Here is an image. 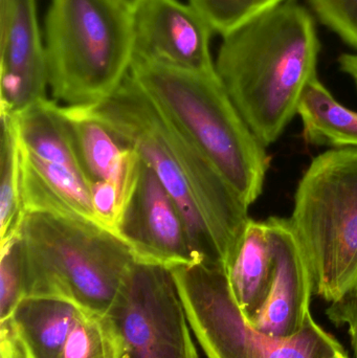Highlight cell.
<instances>
[{"label": "cell", "mask_w": 357, "mask_h": 358, "mask_svg": "<svg viewBox=\"0 0 357 358\" xmlns=\"http://www.w3.org/2000/svg\"><path fill=\"white\" fill-rule=\"evenodd\" d=\"M43 42L54 100L64 106H94L129 75L132 12L119 0H50Z\"/></svg>", "instance_id": "5"}, {"label": "cell", "mask_w": 357, "mask_h": 358, "mask_svg": "<svg viewBox=\"0 0 357 358\" xmlns=\"http://www.w3.org/2000/svg\"><path fill=\"white\" fill-rule=\"evenodd\" d=\"M0 322H4L25 298L24 255L20 231L0 244Z\"/></svg>", "instance_id": "21"}, {"label": "cell", "mask_w": 357, "mask_h": 358, "mask_svg": "<svg viewBox=\"0 0 357 358\" xmlns=\"http://www.w3.org/2000/svg\"><path fill=\"white\" fill-rule=\"evenodd\" d=\"M327 358H349L348 357L347 353L346 351H343V352L337 353L335 355H333V357H327Z\"/></svg>", "instance_id": "27"}, {"label": "cell", "mask_w": 357, "mask_h": 358, "mask_svg": "<svg viewBox=\"0 0 357 358\" xmlns=\"http://www.w3.org/2000/svg\"><path fill=\"white\" fill-rule=\"evenodd\" d=\"M0 353L1 358H27L10 322H0Z\"/></svg>", "instance_id": "24"}, {"label": "cell", "mask_w": 357, "mask_h": 358, "mask_svg": "<svg viewBox=\"0 0 357 358\" xmlns=\"http://www.w3.org/2000/svg\"><path fill=\"white\" fill-rule=\"evenodd\" d=\"M354 82H356V88H357V79H354Z\"/></svg>", "instance_id": "28"}, {"label": "cell", "mask_w": 357, "mask_h": 358, "mask_svg": "<svg viewBox=\"0 0 357 358\" xmlns=\"http://www.w3.org/2000/svg\"><path fill=\"white\" fill-rule=\"evenodd\" d=\"M121 340L110 317L85 311L71 330L60 358H119Z\"/></svg>", "instance_id": "19"}, {"label": "cell", "mask_w": 357, "mask_h": 358, "mask_svg": "<svg viewBox=\"0 0 357 358\" xmlns=\"http://www.w3.org/2000/svg\"><path fill=\"white\" fill-rule=\"evenodd\" d=\"M340 69L350 77L357 79V52L343 54L339 58Z\"/></svg>", "instance_id": "25"}, {"label": "cell", "mask_w": 357, "mask_h": 358, "mask_svg": "<svg viewBox=\"0 0 357 358\" xmlns=\"http://www.w3.org/2000/svg\"><path fill=\"white\" fill-rule=\"evenodd\" d=\"M19 231L25 298L64 299L105 315L136 261L121 238L90 221L27 212Z\"/></svg>", "instance_id": "4"}, {"label": "cell", "mask_w": 357, "mask_h": 358, "mask_svg": "<svg viewBox=\"0 0 357 358\" xmlns=\"http://www.w3.org/2000/svg\"><path fill=\"white\" fill-rule=\"evenodd\" d=\"M318 18L357 50V0H308Z\"/></svg>", "instance_id": "22"}, {"label": "cell", "mask_w": 357, "mask_h": 358, "mask_svg": "<svg viewBox=\"0 0 357 358\" xmlns=\"http://www.w3.org/2000/svg\"><path fill=\"white\" fill-rule=\"evenodd\" d=\"M85 311L64 299L27 296L6 321L27 358H60L71 330Z\"/></svg>", "instance_id": "14"}, {"label": "cell", "mask_w": 357, "mask_h": 358, "mask_svg": "<svg viewBox=\"0 0 357 358\" xmlns=\"http://www.w3.org/2000/svg\"><path fill=\"white\" fill-rule=\"evenodd\" d=\"M171 271L189 324L207 358H327L345 351L312 315L291 338L258 330L239 307L222 263L197 261Z\"/></svg>", "instance_id": "7"}, {"label": "cell", "mask_w": 357, "mask_h": 358, "mask_svg": "<svg viewBox=\"0 0 357 358\" xmlns=\"http://www.w3.org/2000/svg\"><path fill=\"white\" fill-rule=\"evenodd\" d=\"M151 168L173 198L199 261L226 266L249 222V206L155 106L129 75L108 98L86 107Z\"/></svg>", "instance_id": "1"}, {"label": "cell", "mask_w": 357, "mask_h": 358, "mask_svg": "<svg viewBox=\"0 0 357 358\" xmlns=\"http://www.w3.org/2000/svg\"><path fill=\"white\" fill-rule=\"evenodd\" d=\"M326 313L335 325L347 326L354 358H357V282L345 296L330 303Z\"/></svg>", "instance_id": "23"}, {"label": "cell", "mask_w": 357, "mask_h": 358, "mask_svg": "<svg viewBox=\"0 0 357 358\" xmlns=\"http://www.w3.org/2000/svg\"><path fill=\"white\" fill-rule=\"evenodd\" d=\"M117 236L138 262L172 269L199 261L177 204L143 161Z\"/></svg>", "instance_id": "9"}, {"label": "cell", "mask_w": 357, "mask_h": 358, "mask_svg": "<svg viewBox=\"0 0 357 358\" xmlns=\"http://www.w3.org/2000/svg\"><path fill=\"white\" fill-rule=\"evenodd\" d=\"M130 75L245 206L263 192L270 157L215 75L133 58Z\"/></svg>", "instance_id": "3"}, {"label": "cell", "mask_w": 357, "mask_h": 358, "mask_svg": "<svg viewBox=\"0 0 357 358\" xmlns=\"http://www.w3.org/2000/svg\"><path fill=\"white\" fill-rule=\"evenodd\" d=\"M0 115V238L3 243L19 231L24 210L21 200L16 120L14 115Z\"/></svg>", "instance_id": "18"}, {"label": "cell", "mask_w": 357, "mask_h": 358, "mask_svg": "<svg viewBox=\"0 0 357 358\" xmlns=\"http://www.w3.org/2000/svg\"><path fill=\"white\" fill-rule=\"evenodd\" d=\"M289 222L314 294L340 300L357 282V148H333L312 159L298 183Z\"/></svg>", "instance_id": "6"}, {"label": "cell", "mask_w": 357, "mask_h": 358, "mask_svg": "<svg viewBox=\"0 0 357 358\" xmlns=\"http://www.w3.org/2000/svg\"><path fill=\"white\" fill-rule=\"evenodd\" d=\"M133 58L191 73L215 75L214 31L191 6L178 0H145L132 12Z\"/></svg>", "instance_id": "10"}, {"label": "cell", "mask_w": 357, "mask_h": 358, "mask_svg": "<svg viewBox=\"0 0 357 358\" xmlns=\"http://www.w3.org/2000/svg\"><path fill=\"white\" fill-rule=\"evenodd\" d=\"M321 43L309 10L287 0L222 37L216 73L237 110L265 147L298 115L318 77Z\"/></svg>", "instance_id": "2"}, {"label": "cell", "mask_w": 357, "mask_h": 358, "mask_svg": "<svg viewBox=\"0 0 357 358\" xmlns=\"http://www.w3.org/2000/svg\"><path fill=\"white\" fill-rule=\"evenodd\" d=\"M119 358H199L171 269L136 261L106 313Z\"/></svg>", "instance_id": "8"}, {"label": "cell", "mask_w": 357, "mask_h": 358, "mask_svg": "<svg viewBox=\"0 0 357 358\" xmlns=\"http://www.w3.org/2000/svg\"><path fill=\"white\" fill-rule=\"evenodd\" d=\"M124 6L128 8V10L133 12L140 3L145 1V0H119Z\"/></svg>", "instance_id": "26"}, {"label": "cell", "mask_w": 357, "mask_h": 358, "mask_svg": "<svg viewBox=\"0 0 357 358\" xmlns=\"http://www.w3.org/2000/svg\"><path fill=\"white\" fill-rule=\"evenodd\" d=\"M287 0H189L214 34L224 37Z\"/></svg>", "instance_id": "20"}, {"label": "cell", "mask_w": 357, "mask_h": 358, "mask_svg": "<svg viewBox=\"0 0 357 358\" xmlns=\"http://www.w3.org/2000/svg\"><path fill=\"white\" fill-rule=\"evenodd\" d=\"M48 87L36 0H0V115H19Z\"/></svg>", "instance_id": "11"}, {"label": "cell", "mask_w": 357, "mask_h": 358, "mask_svg": "<svg viewBox=\"0 0 357 358\" xmlns=\"http://www.w3.org/2000/svg\"><path fill=\"white\" fill-rule=\"evenodd\" d=\"M275 269L270 292L249 323L275 338L299 334L310 313L314 281L289 219L270 217L266 220Z\"/></svg>", "instance_id": "12"}, {"label": "cell", "mask_w": 357, "mask_h": 358, "mask_svg": "<svg viewBox=\"0 0 357 358\" xmlns=\"http://www.w3.org/2000/svg\"><path fill=\"white\" fill-rule=\"evenodd\" d=\"M306 142L333 148H357V111L337 101L318 77L304 92L298 107Z\"/></svg>", "instance_id": "17"}, {"label": "cell", "mask_w": 357, "mask_h": 358, "mask_svg": "<svg viewBox=\"0 0 357 358\" xmlns=\"http://www.w3.org/2000/svg\"><path fill=\"white\" fill-rule=\"evenodd\" d=\"M224 268L233 294L251 322L261 308L274 275V254L266 221L249 219Z\"/></svg>", "instance_id": "16"}, {"label": "cell", "mask_w": 357, "mask_h": 358, "mask_svg": "<svg viewBox=\"0 0 357 358\" xmlns=\"http://www.w3.org/2000/svg\"><path fill=\"white\" fill-rule=\"evenodd\" d=\"M23 210L48 213L96 223L85 176L61 164L44 161L19 147Z\"/></svg>", "instance_id": "13"}, {"label": "cell", "mask_w": 357, "mask_h": 358, "mask_svg": "<svg viewBox=\"0 0 357 358\" xmlns=\"http://www.w3.org/2000/svg\"><path fill=\"white\" fill-rule=\"evenodd\" d=\"M62 111L89 187L119 178L138 159L133 148L86 107L62 106Z\"/></svg>", "instance_id": "15"}]
</instances>
